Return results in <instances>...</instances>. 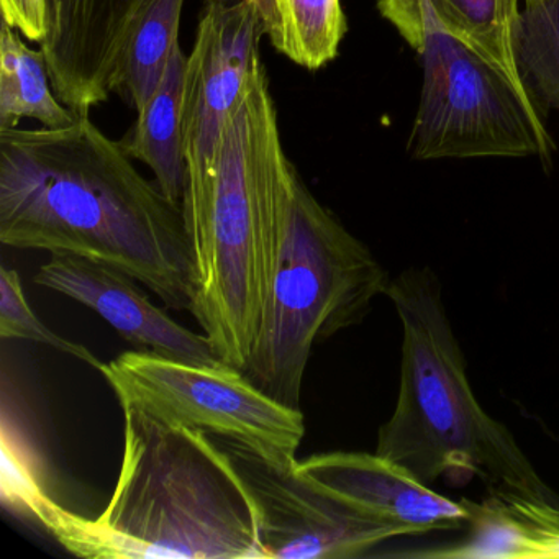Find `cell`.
<instances>
[{
  "label": "cell",
  "instance_id": "1",
  "mask_svg": "<svg viewBox=\"0 0 559 559\" xmlns=\"http://www.w3.org/2000/svg\"><path fill=\"white\" fill-rule=\"evenodd\" d=\"M0 241L109 264L191 312L194 258L181 205L140 175L91 114L64 129L0 130Z\"/></svg>",
  "mask_w": 559,
  "mask_h": 559
},
{
  "label": "cell",
  "instance_id": "2",
  "mask_svg": "<svg viewBox=\"0 0 559 559\" xmlns=\"http://www.w3.org/2000/svg\"><path fill=\"white\" fill-rule=\"evenodd\" d=\"M120 405L122 467L99 516L55 502L9 450L5 502L81 558L264 559L257 500L227 451L204 431Z\"/></svg>",
  "mask_w": 559,
  "mask_h": 559
},
{
  "label": "cell",
  "instance_id": "3",
  "mask_svg": "<svg viewBox=\"0 0 559 559\" xmlns=\"http://www.w3.org/2000/svg\"><path fill=\"white\" fill-rule=\"evenodd\" d=\"M299 178L260 60L222 127L207 179L189 189L182 205L194 258L192 317L222 361L241 372L263 322Z\"/></svg>",
  "mask_w": 559,
  "mask_h": 559
},
{
  "label": "cell",
  "instance_id": "4",
  "mask_svg": "<svg viewBox=\"0 0 559 559\" xmlns=\"http://www.w3.org/2000/svg\"><path fill=\"white\" fill-rule=\"evenodd\" d=\"M385 296L402 323L401 385L392 417L379 428L376 453L431 486L460 487L474 476L559 507L506 425L471 389L466 359L447 316L441 284L428 267H408Z\"/></svg>",
  "mask_w": 559,
  "mask_h": 559
},
{
  "label": "cell",
  "instance_id": "5",
  "mask_svg": "<svg viewBox=\"0 0 559 559\" xmlns=\"http://www.w3.org/2000/svg\"><path fill=\"white\" fill-rule=\"evenodd\" d=\"M389 273L299 178L263 322L243 374L300 408L312 349L358 325L388 290Z\"/></svg>",
  "mask_w": 559,
  "mask_h": 559
},
{
  "label": "cell",
  "instance_id": "6",
  "mask_svg": "<svg viewBox=\"0 0 559 559\" xmlns=\"http://www.w3.org/2000/svg\"><path fill=\"white\" fill-rule=\"evenodd\" d=\"M415 51L424 67V81L408 136L412 158L551 163L555 143L532 91L450 34L427 0H421V35Z\"/></svg>",
  "mask_w": 559,
  "mask_h": 559
},
{
  "label": "cell",
  "instance_id": "7",
  "mask_svg": "<svg viewBox=\"0 0 559 559\" xmlns=\"http://www.w3.org/2000/svg\"><path fill=\"white\" fill-rule=\"evenodd\" d=\"M119 402L235 441L280 469H294L306 437L300 408L281 404L234 366H198L150 352L123 353L104 365Z\"/></svg>",
  "mask_w": 559,
  "mask_h": 559
},
{
  "label": "cell",
  "instance_id": "8",
  "mask_svg": "<svg viewBox=\"0 0 559 559\" xmlns=\"http://www.w3.org/2000/svg\"><path fill=\"white\" fill-rule=\"evenodd\" d=\"M221 444L260 510L264 559L358 558L402 536L294 469H280L235 441Z\"/></svg>",
  "mask_w": 559,
  "mask_h": 559
},
{
  "label": "cell",
  "instance_id": "9",
  "mask_svg": "<svg viewBox=\"0 0 559 559\" xmlns=\"http://www.w3.org/2000/svg\"><path fill=\"white\" fill-rule=\"evenodd\" d=\"M261 38L257 17L243 0L205 5L188 55L182 96L188 191L211 173L222 127L261 60Z\"/></svg>",
  "mask_w": 559,
  "mask_h": 559
},
{
  "label": "cell",
  "instance_id": "10",
  "mask_svg": "<svg viewBox=\"0 0 559 559\" xmlns=\"http://www.w3.org/2000/svg\"><path fill=\"white\" fill-rule=\"evenodd\" d=\"M34 281L90 307L142 352L188 365H227L207 336L179 325L126 271L86 258L55 257L38 270Z\"/></svg>",
  "mask_w": 559,
  "mask_h": 559
},
{
  "label": "cell",
  "instance_id": "11",
  "mask_svg": "<svg viewBox=\"0 0 559 559\" xmlns=\"http://www.w3.org/2000/svg\"><path fill=\"white\" fill-rule=\"evenodd\" d=\"M296 471L372 520L394 526L402 536L466 526L463 503L418 480L401 464L374 453L313 454Z\"/></svg>",
  "mask_w": 559,
  "mask_h": 559
},
{
  "label": "cell",
  "instance_id": "12",
  "mask_svg": "<svg viewBox=\"0 0 559 559\" xmlns=\"http://www.w3.org/2000/svg\"><path fill=\"white\" fill-rule=\"evenodd\" d=\"M466 535L451 545L408 552L433 559H559V507L499 486L461 499Z\"/></svg>",
  "mask_w": 559,
  "mask_h": 559
},
{
  "label": "cell",
  "instance_id": "13",
  "mask_svg": "<svg viewBox=\"0 0 559 559\" xmlns=\"http://www.w3.org/2000/svg\"><path fill=\"white\" fill-rule=\"evenodd\" d=\"M186 68L188 55L178 45L162 83L148 103L136 112L135 126L122 140L127 155L148 166L163 194L181 207L189 188L181 126Z\"/></svg>",
  "mask_w": 559,
  "mask_h": 559
},
{
  "label": "cell",
  "instance_id": "14",
  "mask_svg": "<svg viewBox=\"0 0 559 559\" xmlns=\"http://www.w3.org/2000/svg\"><path fill=\"white\" fill-rule=\"evenodd\" d=\"M186 0H139L133 9L114 67L110 90L139 112L162 83L179 45Z\"/></svg>",
  "mask_w": 559,
  "mask_h": 559
},
{
  "label": "cell",
  "instance_id": "15",
  "mask_svg": "<svg viewBox=\"0 0 559 559\" xmlns=\"http://www.w3.org/2000/svg\"><path fill=\"white\" fill-rule=\"evenodd\" d=\"M271 47L297 67L322 70L348 32L342 0H243Z\"/></svg>",
  "mask_w": 559,
  "mask_h": 559
},
{
  "label": "cell",
  "instance_id": "16",
  "mask_svg": "<svg viewBox=\"0 0 559 559\" xmlns=\"http://www.w3.org/2000/svg\"><path fill=\"white\" fill-rule=\"evenodd\" d=\"M21 32L2 22L0 28V130L17 129L22 119L45 129L73 126L76 114L55 93L44 51L22 40Z\"/></svg>",
  "mask_w": 559,
  "mask_h": 559
},
{
  "label": "cell",
  "instance_id": "17",
  "mask_svg": "<svg viewBox=\"0 0 559 559\" xmlns=\"http://www.w3.org/2000/svg\"><path fill=\"white\" fill-rule=\"evenodd\" d=\"M139 0H50L47 44L68 57L110 60Z\"/></svg>",
  "mask_w": 559,
  "mask_h": 559
},
{
  "label": "cell",
  "instance_id": "18",
  "mask_svg": "<svg viewBox=\"0 0 559 559\" xmlns=\"http://www.w3.org/2000/svg\"><path fill=\"white\" fill-rule=\"evenodd\" d=\"M450 34L522 81L515 57V24L522 0H427ZM525 84V83H523ZM528 87V86H526Z\"/></svg>",
  "mask_w": 559,
  "mask_h": 559
},
{
  "label": "cell",
  "instance_id": "19",
  "mask_svg": "<svg viewBox=\"0 0 559 559\" xmlns=\"http://www.w3.org/2000/svg\"><path fill=\"white\" fill-rule=\"evenodd\" d=\"M515 57L523 83L535 99L559 112V0L522 2Z\"/></svg>",
  "mask_w": 559,
  "mask_h": 559
},
{
  "label": "cell",
  "instance_id": "20",
  "mask_svg": "<svg viewBox=\"0 0 559 559\" xmlns=\"http://www.w3.org/2000/svg\"><path fill=\"white\" fill-rule=\"evenodd\" d=\"M0 336L4 340L22 338L53 346L67 355L74 356L96 369H103L100 362L86 346L70 342L48 329L32 309L25 297L24 286L17 271L0 270Z\"/></svg>",
  "mask_w": 559,
  "mask_h": 559
},
{
  "label": "cell",
  "instance_id": "21",
  "mask_svg": "<svg viewBox=\"0 0 559 559\" xmlns=\"http://www.w3.org/2000/svg\"><path fill=\"white\" fill-rule=\"evenodd\" d=\"M2 22L41 45L50 34V0H0Z\"/></svg>",
  "mask_w": 559,
  "mask_h": 559
},
{
  "label": "cell",
  "instance_id": "22",
  "mask_svg": "<svg viewBox=\"0 0 559 559\" xmlns=\"http://www.w3.org/2000/svg\"><path fill=\"white\" fill-rule=\"evenodd\" d=\"M378 11L415 50L421 35V0H378Z\"/></svg>",
  "mask_w": 559,
  "mask_h": 559
},
{
  "label": "cell",
  "instance_id": "23",
  "mask_svg": "<svg viewBox=\"0 0 559 559\" xmlns=\"http://www.w3.org/2000/svg\"><path fill=\"white\" fill-rule=\"evenodd\" d=\"M215 2H230V0H204V4H215Z\"/></svg>",
  "mask_w": 559,
  "mask_h": 559
},
{
  "label": "cell",
  "instance_id": "24",
  "mask_svg": "<svg viewBox=\"0 0 559 559\" xmlns=\"http://www.w3.org/2000/svg\"><path fill=\"white\" fill-rule=\"evenodd\" d=\"M522 2H528V0H522Z\"/></svg>",
  "mask_w": 559,
  "mask_h": 559
}]
</instances>
